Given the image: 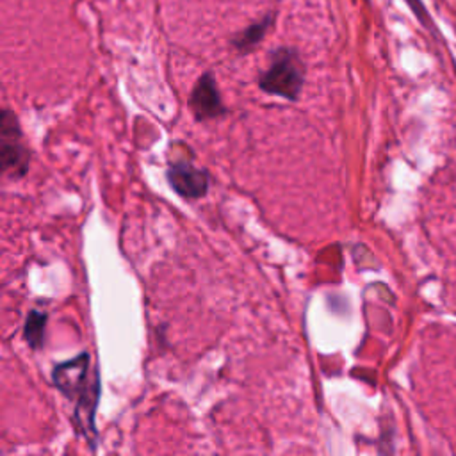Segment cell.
Here are the masks:
<instances>
[{
    "label": "cell",
    "instance_id": "5b68a950",
    "mask_svg": "<svg viewBox=\"0 0 456 456\" xmlns=\"http://www.w3.org/2000/svg\"><path fill=\"white\" fill-rule=\"evenodd\" d=\"M189 109L198 121H207L226 114V107L221 100L216 77L212 73H203L196 80L189 96Z\"/></svg>",
    "mask_w": 456,
    "mask_h": 456
},
{
    "label": "cell",
    "instance_id": "8992f818",
    "mask_svg": "<svg viewBox=\"0 0 456 456\" xmlns=\"http://www.w3.org/2000/svg\"><path fill=\"white\" fill-rule=\"evenodd\" d=\"M276 20V12H267L264 18H260L258 21L248 25L244 30H240L239 34H235L230 41V45L239 52V53H249L253 52L262 39L265 37L267 30L274 25Z\"/></svg>",
    "mask_w": 456,
    "mask_h": 456
},
{
    "label": "cell",
    "instance_id": "6da1fadb",
    "mask_svg": "<svg viewBox=\"0 0 456 456\" xmlns=\"http://www.w3.org/2000/svg\"><path fill=\"white\" fill-rule=\"evenodd\" d=\"M53 385L75 403L73 422L89 440L94 438V411L100 397L98 370L91 367V356L80 353L77 358L57 363L52 370Z\"/></svg>",
    "mask_w": 456,
    "mask_h": 456
},
{
    "label": "cell",
    "instance_id": "7a4b0ae2",
    "mask_svg": "<svg viewBox=\"0 0 456 456\" xmlns=\"http://www.w3.org/2000/svg\"><path fill=\"white\" fill-rule=\"evenodd\" d=\"M305 82V64L296 48L280 46L269 57V66L258 77V87L273 96L296 102Z\"/></svg>",
    "mask_w": 456,
    "mask_h": 456
},
{
    "label": "cell",
    "instance_id": "52a82bcc",
    "mask_svg": "<svg viewBox=\"0 0 456 456\" xmlns=\"http://www.w3.org/2000/svg\"><path fill=\"white\" fill-rule=\"evenodd\" d=\"M46 321H48L46 312H43V310H30L28 312V315L25 319V326H23V337H25V342L32 349L43 347Z\"/></svg>",
    "mask_w": 456,
    "mask_h": 456
},
{
    "label": "cell",
    "instance_id": "ba28073f",
    "mask_svg": "<svg viewBox=\"0 0 456 456\" xmlns=\"http://www.w3.org/2000/svg\"><path fill=\"white\" fill-rule=\"evenodd\" d=\"M406 2L410 4L411 11L417 14V18H419L424 25H429V14H428V11L424 9L422 2H420V0H406Z\"/></svg>",
    "mask_w": 456,
    "mask_h": 456
},
{
    "label": "cell",
    "instance_id": "277c9868",
    "mask_svg": "<svg viewBox=\"0 0 456 456\" xmlns=\"http://www.w3.org/2000/svg\"><path fill=\"white\" fill-rule=\"evenodd\" d=\"M166 178L171 189L183 200H200L208 192L210 187L208 173L187 160L171 162L167 166Z\"/></svg>",
    "mask_w": 456,
    "mask_h": 456
},
{
    "label": "cell",
    "instance_id": "3957f363",
    "mask_svg": "<svg viewBox=\"0 0 456 456\" xmlns=\"http://www.w3.org/2000/svg\"><path fill=\"white\" fill-rule=\"evenodd\" d=\"M21 137L18 118L4 109L0 116V171L4 176L21 178L28 171L30 153Z\"/></svg>",
    "mask_w": 456,
    "mask_h": 456
}]
</instances>
